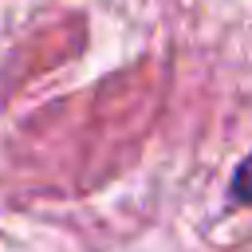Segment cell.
<instances>
[{
  "mask_svg": "<svg viewBox=\"0 0 252 252\" xmlns=\"http://www.w3.org/2000/svg\"><path fill=\"white\" fill-rule=\"evenodd\" d=\"M228 205H252V154H244L228 181Z\"/></svg>",
  "mask_w": 252,
  "mask_h": 252,
  "instance_id": "cell-1",
  "label": "cell"
}]
</instances>
